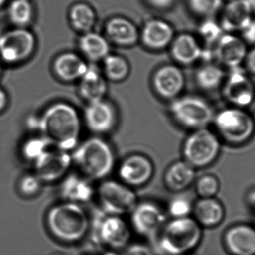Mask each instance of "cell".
<instances>
[{"mask_svg":"<svg viewBox=\"0 0 255 255\" xmlns=\"http://www.w3.org/2000/svg\"><path fill=\"white\" fill-rule=\"evenodd\" d=\"M37 124L41 137L49 145L67 152L78 145L81 121L77 110L70 104L58 103L50 106Z\"/></svg>","mask_w":255,"mask_h":255,"instance_id":"1","label":"cell"},{"mask_svg":"<svg viewBox=\"0 0 255 255\" xmlns=\"http://www.w3.org/2000/svg\"><path fill=\"white\" fill-rule=\"evenodd\" d=\"M71 156L82 175L90 180H98L110 175L115 166L111 146L98 137H92L75 147Z\"/></svg>","mask_w":255,"mask_h":255,"instance_id":"2","label":"cell"},{"mask_svg":"<svg viewBox=\"0 0 255 255\" xmlns=\"http://www.w3.org/2000/svg\"><path fill=\"white\" fill-rule=\"evenodd\" d=\"M47 225L56 238L65 243H77L89 231L90 222L86 210L76 203L65 201L52 207Z\"/></svg>","mask_w":255,"mask_h":255,"instance_id":"3","label":"cell"},{"mask_svg":"<svg viewBox=\"0 0 255 255\" xmlns=\"http://www.w3.org/2000/svg\"><path fill=\"white\" fill-rule=\"evenodd\" d=\"M158 246L164 255H187L202 238L201 227L193 218H173L158 233Z\"/></svg>","mask_w":255,"mask_h":255,"instance_id":"4","label":"cell"},{"mask_svg":"<svg viewBox=\"0 0 255 255\" xmlns=\"http://www.w3.org/2000/svg\"><path fill=\"white\" fill-rule=\"evenodd\" d=\"M220 149L216 134L207 128L195 129L183 143V160L193 168H205L217 159Z\"/></svg>","mask_w":255,"mask_h":255,"instance_id":"5","label":"cell"},{"mask_svg":"<svg viewBox=\"0 0 255 255\" xmlns=\"http://www.w3.org/2000/svg\"><path fill=\"white\" fill-rule=\"evenodd\" d=\"M170 113L179 125L194 130L207 128L215 116L213 108L207 101L192 95L172 100Z\"/></svg>","mask_w":255,"mask_h":255,"instance_id":"6","label":"cell"},{"mask_svg":"<svg viewBox=\"0 0 255 255\" xmlns=\"http://www.w3.org/2000/svg\"><path fill=\"white\" fill-rule=\"evenodd\" d=\"M213 122L220 136L232 144L246 142L255 129L252 116L239 107L222 110L214 116Z\"/></svg>","mask_w":255,"mask_h":255,"instance_id":"7","label":"cell"},{"mask_svg":"<svg viewBox=\"0 0 255 255\" xmlns=\"http://www.w3.org/2000/svg\"><path fill=\"white\" fill-rule=\"evenodd\" d=\"M97 193L100 205L106 214L119 216L130 214L138 204L136 194L132 188L117 180L103 182Z\"/></svg>","mask_w":255,"mask_h":255,"instance_id":"8","label":"cell"},{"mask_svg":"<svg viewBox=\"0 0 255 255\" xmlns=\"http://www.w3.org/2000/svg\"><path fill=\"white\" fill-rule=\"evenodd\" d=\"M35 43L32 32L24 28L5 32L0 37V57L9 64L23 62L33 53Z\"/></svg>","mask_w":255,"mask_h":255,"instance_id":"9","label":"cell"},{"mask_svg":"<svg viewBox=\"0 0 255 255\" xmlns=\"http://www.w3.org/2000/svg\"><path fill=\"white\" fill-rule=\"evenodd\" d=\"M96 237L103 246L119 250L129 244L131 230L122 216L106 214L97 224Z\"/></svg>","mask_w":255,"mask_h":255,"instance_id":"10","label":"cell"},{"mask_svg":"<svg viewBox=\"0 0 255 255\" xmlns=\"http://www.w3.org/2000/svg\"><path fill=\"white\" fill-rule=\"evenodd\" d=\"M130 214L131 226L144 237H156L167 222L165 212L151 201L138 203Z\"/></svg>","mask_w":255,"mask_h":255,"instance_id":"11","label":"cell"},{"mask_svg":"<svg viewBox=\"0 0 255 255\" xmlns=\"http://www.w3.org/2000/svg\"><path fill=\"white\" fill-rule=\"evenodd\" d=\"M230 70V74L224 80L225 99L239 108L250 105L255 96L253 82L246 71L240 67Z\"/></svg>","mask_w":255,"mask_h":255,"instance_id":"12","label":"cell"},{"mask_svg":"<svg viewBox=\"0 0 255 255\" xmlns=\"http://www.w3.org/2000/svg\"><path fill=\"white\" fill-rule=\"evenodd\" d=\"M154 166L147 156L135 153L125 158L119 167L121 182L129 187H138L147 184L153 177Z\"/></svg>","mask_w":255,"mask_h":255,"instance_id":"13","label":"cell"},{"mask_svg":"<svg viewBox=\"0 0 255 255\" xmlns=\"http://www.w3.org/2000/svg\"><path fill=\"white\" fill-rule=\"evenodd\" d=\"M35 163V174L37 177L42 183H52L63 177L73 162L68 152L48 149Z\"/></svg>","mask_w":255,"mask_h":255,"instance_id":"14","label":"cell"},{"mask_svg":"<svg viewBox=\"0 0 255 255\" xmlns=\"http://www.w3.org/2000/svg\"><path fill=\"white\" fill-rule=\"evenodd\" d=\"M247 53L244 41L231 33L222 34L213 50V59L219 65L229 69L240 67Z\"/></svg>","mask_w":255,"mask_h":255,"instance_id":"15","label":"cell"},{"mask_svg":"<svg viewBox=\"0 0 255 255\" xmlns=\"http://www.w3.org/2000/svg\"><path fill=\"white\" fill-rule=\"evenodd\" d=\"M152 85L153 90L160 98L174 100L178 98L184 89V74L176 65H162L153 74Z\"/></svg>","mask_w":255,"mask_h":255,"instance_id":"16","label":"cell"},{"mask_svg":"<svg viewBox=\"0 0 255 255\" xmlns=\"http://www.w3.org/2000/svg\"><path fill=\"white\" fill-rule=\"evenodd\" d=\"M84 116L89 129L98 134L110 132L117 121V113L114 106L104 99L89 103Z\"/></svg>","mask_w":255,"mask_h":255,"instance_id":"17","label":"cell"},{"mask_svg":"<svg viewBox=\"0 0 255 255\" xmlns=\"http://www.w3.org/2000/svg\"><path fill=\"white\" fill-rule=\"evenodd\" d=\"M254 11L255 8L247 0H232L227 2L219 22L222 31L226 33L241 31L253 21Z\"/></svg>","mask_w":255,"mask_h":255,"instance_id":"18","label":"cell"},{"mask_svg":"<svg viewBox=\"0 0 255 255\" xmlns=\"http://www.w3.org/2000/svg\"><path fill=\"white\" fill-rule=\"evenodd\" d=\"M224 244L231 255H254L255 229L246 224L234 225L225 231Z\"/></svg>","mask_w":255,"mask_h":255,"instance_id":"19","label":"cell"},{"mask_svg":"<svg viewBox=\"0 0 255 255\" xmlns=\"http://www.w3.org/2000/svg\"><path fill=\"white\" fill-rule=\"evenodd\" d=\"M174 38L172 26L165 20L153 19L143 26L139 39L144 47L152 50H164L170 46Z\"/></svg>","mask_w":255,"mask_h":255,"instance_id":"20","label":"cell"},{"mask_svg":"<svg viewBox=\"0 0 255 255\" xmlns=\"http://www.w3.org/2000/svg\"><path fill=\"white\" fill-rule=\"evenodd\" d=\"M107 39L119 47H132L139 40V33L136 26L128 19L114 17L106 23Z\"/></svg>","mask_w":255,"mask_h":255,"instance_id":"21","label":"cell"},{"mask_svg":"<svg viewBox=\"0 0 255 255\" xmlns=\"http://www.w3.org/2000/svg\"><path fill=\"white\" fill-rule=\"evenodd\" d=\"M91 181L82 174H70L64 179L61 185V195L68 202L79 204L89 202L95 195Z\"/></svg>","mask_w":255,"mask_h":255,"instance_id":"22","label":"cell"},{"mask_svg":"<svg viewBox=\"0 0 255 255\" xmlns=\"http://www.w3.org/2000/svg\"><path fill=\"white\" fill-rule=\"evenodd\" d=\"M171 55L177 63L190 65L201 59L202 48L198 40L190 34H180L170 44Z\"/></svg>","mask_w":255,"mask_h":255,"instance_id":"23","label":"cell"},{"mask_svg":"<svg viewBox=\"0 0 255 255\" xmlns=\"http://www.w3.org/2000/svg\"><path fill=\"white\" fill-rule=\"evenodd\" d=\"M193 219L201 227L214 228L222 223L225 218V208L215 198H200L192 206Z\"/></svg>","mask_w":255,"mask_h":255,"instance_id":"24","label":"cell"},{"mask_svg":"<svg viewBox=\"0 0 255 255\" xmlns=\"http://www.w3.org/2000/svg\"><path fill=\"white\" fill-rule=\"evenodd\" d=\"M89 68L86 61L74 53H65L55 59L53 70L60 80L73 82L80 80Z\"/></svg>","mask_w":255,"mask_h":255,"instance_id":"25","label":"cell"},{"mask_svg":"<svg viewBox=\"0 0 255 255\" xmlns=\"http://www.w3.org/2000/svg\"><path fill=\"white\" fill-rule=\"evenodd\" d=\"M80 95L89 103L104 99L107 92L105 77L95 65H89L86 72L80 78Z\"/></svg>","mask_w":255,"mask_h":255,"instance_id":"26","label":"cell"},{"mask_svg":"<svg viewBox=\"0 0 255 255\" xmlns=\"http://www.w3.org/2000/svg\"><path fill=\"white\" fill-rule=\"evenodd\" d=\"M195 176V168L186 161H177L171 164L165 171L164 182L171 192H181L192 184Z\"/></svg>","mask_w":255,"mask_h":255,"instance_id":"27","label":"cell"},{"mask_svg":"<svg viewBox=\"0 0 255 255\" xmlns=\"http://www.w3.org/2000/svg\"><path fill=\"white\" fill-rule=\"evenodd\" d=\"M79 47L83 56L92 62L104 60L110 54V46L108 40L96 32L83 34L79 40Z\"/></svg>","mask_w":255,"mask_h":255,"instance_id":"28","label":"cell"},{"mask_svg":"<svg viewBox=\"0 0 255 255\" xmlns=\"http://www.w3.org/2000/svg\"><path fill=\"white\" fill-rule=\"evenodd\" d=\"M69 19L73 27L84 34L91 32L95 26L96 13L89 4L77 2L70 9Z\"/></svg>","mask_w":255,"mask_h":255,"instance_id":"29","label":"cell"},{"mask_svg":"<svg viewBox=\"0 0 255 255\" xmlns=\"http://www.w3.org/2000/svg\"><path fill=\"white\" fill-rule=\"evenodd\" d=\"M223 69L217 64L207 62L197 70L195 80L203 90L213 91L219 88L225 80Z\"/></svg>","mask_w":255,"mask_h":255,"instance_id":"30","label":"cell"},{"mask_svg":"<svg viewBox=\"0 0 255 255\" xmlns=\"http://www.w3.org/2000/svg\"><path fill=\"white\" fill-rule=\"evenodd\" d=\"M104 77L113 82H121L129 75L130 68L128 61L122 56L109 54L104 60Z\"/></svg>","mask_w":255,"mask_h":255,"instance_id":"31","label":"cell"},{"mask_svg":"<svg viewBox=\"0 0 255 255\" xmlns=\"http://www.w3.org/2000/svg\"><path fill=\"white\" fill-rule=\"evenodd\" d=\"M8 17L13 24L20 28L27 26L33 17L30 0H13L8 8Z\"/></svg>","mask_w":255,"mask_h":255,"instance_id":"32","label":"cell"},{"mask_svg":"<svg viewBox=\"0 0 255 255\" xmlns=\"http://www.w3.org/2000/svg\"><path fill=\"white\" fill-rule=\"evenodd\" d=\"M219 189L220 182L213 174H204L195 183V190L200 198H215Z\"/></svg>","mask_w":255,"mask_h":255,"instance_id":"33","label":"cell"},{"mask_svg":"<svg viewBox=\"0 0 255 255\" xmlns=\"http://www.w3.org/2000/svg\"><path fill=\"white\" fill-rule=\"evenodd\" d=\"M223 0H188L191 11L198 16L209 17L217 12Z\"/></svg>","mask_w":255,"mask_h":255,"instance_id":"34","label":"cell"},{"mask_svg":"<svg viewBox=\"0 0 255 255\" xmlns=\"http://www.w3.org/2000/svg\"><path fill=\"white\" fill-rule=\"evenodd\" d=\"M49 144L42 137L27 140L22 147L23 156L27 160L35 161L48 150Z\"/></svg>","mask_w":255,"mask_h":255,"instance_id":"35","label":"cell"},{"mask_svg":"<svg viewBox=\"0 0 255 255\" xmlns=\"http://www.w3.org/2000/svg\"><path fill=\"white\" fill-rule=\"evenodd\" d=\"M42 182L35 174H26L19 182V190L22 195L32 197L37 195L41 189Z\"/></svg>","mask_w":255,"mask_h":255,"instance_id":"36","label":"cell"},{"mask_svg":"<svg viewBox=\"0 0 255 255\" xmlns=\"http://www.w3.org/2000/svg\"><path fill=\"white\" fill-rule=\"evenodd\" d=\"M192 210V205L190 201L186 198H178L171 200L168 205V212L173 218H181L189 216Z\"/></svg>","mask_w":255,"mask_h":255,"instance_id":"37","label":"cell"},{"mask_svg":"<svg viewBox=\"0 0 255 255\" xmlns=\"http://www.w3.org/2000/svg\"><path fill=\"white\" fill-rule=\"evenodd\" d=\"M122 255H156L151 248L141 243L128 245Z\"/></svg>","mask_w":255,"mask_h":255,"instance_id":"38","label":"cell"},{"mask_svg":"<svg viewBox=\"0 0 255 255\" xmlns=\"http://www.w3.org/2000/svg\"><path fill=\"white\" fill-rule=\"evenodd\" d=\"M242 39L244 42L253 45L255 40V20L252 22L249 26L242 29Z\"/></svg>","mask_w":255,"mask_h":255,"instance_id":"39","label":"cell"},{"mask_svg":"<svg viewBox=\"0 0 255 255\" xmlns=\"http://www.w3.org/2000/svg\"><path fill=\"white\" fill-rule=\"evenodd\" d=\"M243 62L246 64V69L249 71V74L254 76L255 71V51L254 49L248 52Z\"/></svg>","mask_w":255,"mask_h":255,"instance_id":"40","label":"cell"},{"mask_svg":"<svg viewBox=\"0 0 255 255\" xmlns=\"http://www.w3.org/2000/svg\"><path fill=\"white\" fill-rule=\"evenodd\" d=\"M148 5L159 10L169 8L174 3V0H145Z\"/></svg>","mask_w":255,"mask_h":255,"instance_id":"41","label":"cell"},{"mask_svg":"<svg viewBox=\"0 0 255 255\" xmlns=\"http://www.w3.org/2000/svg\"><path fill=\"white\" fill-rule=\"evenodd\" d=\"M7 103H8V96L6 92L2 88H0V112L5 108Z\"/></svg>","mask_w":255,"mask_h":255,"instance_id":"42","label":"cell"},{"mask_svg":"<svg viewBox=\"0 0 255 255\" xmlns=\"http://www.w3.org/2000/svg\"><path fill=\"white\" fill-rule=\"evenodd\" d=\"M247 1L249 2V4H250L252 7L255 8V0H247Z\"/></svg>","mask_w":255,"mask_h":255,"instance_id":"43","label":"cell"},{"mask_svg":"<svg viewBox=\"0 0 255 255\" xmlns=\"http://www.w3.org/2000/svg\"><path fill=\"white\" fill-rule=\"evenodd\" d=\"M7 0H0V7H2L5 3Z\"/></svg>","mask_w":255,"mask_h":255,"instance_id":"44","label":"cell"},{"mask_svg":"<svg viewBox=\"0 0 255 255\" xmlns=\"http://www.w3.org/2000/svg\"><path fill=\"white\" fill-rule=\"evenodd\" d=\"M115 255L114 253H113V252H110V253H108V254H106V255Z\"/></svg>","mask_w":255,"mask_h":255,"instance_id":"45","label":"cell"},{"mask_svg":"<svg viewBox=\"0 0 255 255\" xmlns=\"http://www.w3.org/2000/svg\"><path fill=\"white\" fill-rule=\"evenodd\" d=\"M231 1H232V0H223V2H231Z\"/></svg>","mask_w":255,"mask_h":255,"instance_id":"46","label":"cell"},{"mask_svg":"<svg viewBox=\"0 0 255 255\" xmlns=\"http://www.w3.org/2000/svg\"><path fill=\"white\" fill-rule=\"evenodd\" d=\"M2 73V67H1V64H0V74Z\"/></svg>","mask_w":255,"mask_h":255,"instance_id":"47","label":"cell"},{"mask_svg":"<svg viewBox=\"0 0 255 255\" xmlns=\"http://www.w3.org/2000/svg\"><path fill=\"white\" fill-rule=\"evenodd\" d=\"M61 255V254H55V255Z\"/></svg>","mask_w":255,"mask_h":255,"instance_id":"48","label":"cell"},{"mask_svg":"<svg viewBox=\"0 0 255 255\" xmlns=\"http://www.w3.org/2000/svg\"><path fill=\"white\" fill-rule=\"evenodd\" d=\"M1 35H2V33H1V30H0V37H1Z\"/></svg>","mask_w":255,"mask_h":255,"instance_id":"49","label":"cell"},{"mask_svg":"<svg viewBox=\"0 0 255 255\" xmlns=\"http://www.w3.org/2000/svg\"><path fill=\"white\" fill-rule=\"evenodd\" d=\"M188 255V254H187V255Z\"/></svg>","mask_w":255,"mask_h":255,"instance_id":"50","label":"cell"}]
</instances>
